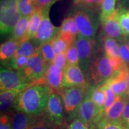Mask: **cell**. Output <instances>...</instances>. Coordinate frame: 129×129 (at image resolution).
Instances as JSON below:
<instances>
[{
    "instance_id": "26",
    "label": "cell",
    "mask_w": 129,
    "mask_h": 129,
    "mask_svg": "<svg viewBox=\"0 0 129 129\" xmlns=\"http://www.w3.org/2000/svg\"><path fill=\"white\" fill-rule=\"evenodd\" d=\"M117 12L118 20L124 35L129 36V9L119 7Z\"/></svg>"
},
{
    "instance_id": "9",
    "label": "cell",
    "mask_w": 129,
    "mask_h": 129,
    "mask_svg": "<svg viewBox=\"0 0 129 129\" xmlns=\"http://www.w3.org/2000/svg\"><path fill=\"white\" fill-rule=\"evenodd\" d=\"M49 65L44 60L39 50L37 48L34 54L28 57L26 65L22 71L26 78L32 83L44 77Z\"/></svg>"
},
{
    "instance_id": "4",
    "label": "cell",
    "mask_w": 129,
    "mask_h": 129,
    "mask_svg": "<svg viewBox=\"0 0 129 129\" xmlns=\"http://www.w3.org/2000/svg\"><path fill=\"white\" fill-rule=\"evenodd\" d=\"M88 88L80 87H63L57 93L62 98L64 111L69 120H73L77 117L79 107L84 98Z\"/></svg>"
},
{
    "instance_id": "43",
    "label": "cell",
    "mask_w": 129,
    "mask_h": 129,
    "mask_svg": "<svg viewBox=\"0 0 129 129\" xmlns=\"http://www.w3.org/2000/svg\"><path fill=\"white\" fill-rule=\"evenodd\" d=\"M120 7L129 9V0H120Z\"/></svg>"
},
{
    "instance_id": "49",
    "label": "cell",
    "mask_w": 129,
    "mask_h": 129,
    "mask_svg": "<svg viewBox=\"0 0 129 129\" xmlns=\"http://www.w3.org/2000/svg\"></svg>"
},
{
    "instance_id": "16",
    "label": "cell",
    "mask_w": 129,
    "mask_h": 129,
    "mask_svg": "<svg viewBox=\"0 0 129 129\" xmlns=\"http://www.w3.org/2000/svg\"><path fill=\"white\" fill-rule=\"evenodd\" d=\"M41 114L34 115L16 110L10 117L12 128L28 129Z\"/></svg>"
},
{
    "instance_id": "40",
    "label": "cell",
    "mask_w": 129,
    "mask_h": 129,
    "mask_svg": "<svg viewBox=\"0 0 129 129\" xmlns=\"http://www.w3.org/2000/svg\"><path fill=\"white\" fill-rule=\"evenodd\" d=\"M121 122L125 129H129V99L128 98L122 112Z\"/></svg>"
},
{
    "instance_id": "6",
    "label": "cell",
    "mask_w": 129,
    "mask_h": 129,
    "mask_svg": "<svg viewBox=\"0 0 129 129\" xmlns=\"http://www.w3.org/2000/svg\"><path fill=\"white\" fill-rule=\"evenodd\" d=\"M74 18L79 34L87 38H94L99 27V19L94 14V10L83 7L75 12Z\"/></svg>"
},
{
    "instance_id": "35",
    "label": "cell",
    "mask_w": 129,
    "mask_h": 129,
    "mask_svg": "<svg viewBox=\"0 0 129 129\" xmlns=\"http://www.w3.org/2000/svg\"><path fill=\"white\" fill-rule=\"evenodd\" d=\"M28 57L25 56H20L15 58H13L9 62L3 64H6L9 63V66L7 67L12 68V69L17 71H22L26 65ZM5 66V65H4Z\"/></svg>"
},
{
    "instance_id": "38",
    "label": "cell",
    "mask_w": 129,
    "mask_h": 129,
    "mask_svg": "<svg viewBox=\"0 0 129 129\" xmlns=\"http://www.w3.org/2000/svg\"><path fill=\"white\" fill-rule=\"evenodd\" d=\"M59 0H34L35 9L43 12L45 9L51 8Z\"/></svg>"
},
{
    "instance_id": "10",
    "label": "cell",
    "mask_w": 129,
    "mask_h": 129,
    "mask_svg": "<svg viewBox=\"0 0 129 129\" xmlns=\"http://www.w3.org/2000/svg\"><path fill=\"white\" fill-rule=\"evenodd\" d=\"M91 86L89 85L83 102L81 104L76 117L88 122L94 124L102 118L100 112L91 100Z\"/></svg>"
},
{
    "instance_id": "2",
    "label": "cell",
    "mask_w": 129,
    "mask_h": 129,
    "mask_svg": "<svg viewBox=\"0 0 129 129\" xmlns=\"http://www.w3.org/2000/svg\"><path fill=\"white\" fill-rule=\"evenodd\" d=\"M114 72L108 57L104 49L101 48L84 75L88 85L98 87L105 83Z\"/></svg>"
},
{
    "instance_id": "7",
    "label": "cell",
    "mask_w": 129,
    "mask_h": 129,
    "mask_svg": "<svg viewBox=\"0 0 129 129\" xmlns=\"http://www.w3.org/2000/svg\"><path fill=\"white\" fill-rule=\"evenodd\" d=\"M31 83L25 76L22 71L3 65L0 69L1 91L15 89H25Z\"/></svg>"
},
{
    "instance_id": "46",
    "label": "cell",
    "mask_w": 129,
    "mask_h": 129,
    "mask_svg": "<svg viewBox=\"0 0 129 129\" xmlns=\"http://www.w3.org/2000/svg\"><path fill=\"white\" fill-rule=\"evenodd\" d=\"M124 41L125 42V43H126V44H127V46H128V47H129V36L125 37Z\"/></svg>"
},
{
    "instance_id": "29",
    "label": "cell",
    "mask_w": 129,
    "mask_h": 129,
    "mask_svg": "<svg viewBox=\"0 0 129 129\" xmlns=\"http://www.w3.org/2000/svg\"><path fill=\"white\" fill-rule=\"evenodd\" d=\"M38 48L44 60L48 64H50L56 56L51 41L41 45Z\"/></svg>"
},
{
    "instance_id": "14",
    "label": "cell",
    "mask_w": 129,
    "mask_h": 129,
    "mask_svg": "<svg viewBox=\"0 0 129 129\" xmlns=\"http://www.w3.org/2000/svg\"><path fill=\"white\" fill-rule=\"evenodd\" d=\"M63 69L56 67L54 64H50L48 66L44 77L33 83L45 84L50 87L54 92L58 93L63 88Z\"/></svg>"
},
{
    "instance_id": "33",
    "label": "cell",
    "mask_w": 129,
    "mask_h": 129,
    "mask_svg": "<svg viewBox=\"0 0 129 129\" xmlns=\"http://www.w3.org/2000/svg\"><path fill=\"white\" fill-rule=\"evenodd\" d=\"M97 129H125L121 122L111 121L102 118L95 124Z\"/></svg>"
},
{
    "instance_id": "23",
    "label": "cell",
    "mask_w": 129,
    "mask_h": 129,
    "mask_svg": "<svg viewBox=\"0 0 129 129\" xmlns=\"http://www.w3.org/2000/svg\"><path fill=\"white\" fill-rule=\"evenodd\" d=\"M91 98L102 118L105 111V94L101 85L98 87L91 86Z\"/></svg>"
},
{
    "instance_id": "36",
    "label": "cell",
    "mask_w": 129,
    "mask_h": 129,
    "mask_svg": "<svg viewBox=\"0 0 129 129\" xmlns=\"http://www.w3.org/2000/svg\"><path fill=\"white\" fill-rule=\"evenodd\" d=\"M94 125H96L90 124L80 118L75 117L68 125L67 129H95Z\"/></svg>"
},
{
    "instance_id": "48",
    "label": "cell",
    "mask_w": 129,
    "mask_h": 129,
    "mask_svg": "<svg viewBox=\"0 0 129 129\" xmlns=\"http://www.w3.org/2000/svg\"><path fill=\"white\" fill-rule=\"evenodd\" d=\"M76 1V0H74V1Z\"/></svg>"
},
{
    "instance_id": "13",
    "label": "cell",
    "mask_w": 129,
    "mask_h": 129,
    "mask_svg": "<svg viewBox=\"0 0 129 129\" xmlns=\"http://www.w3.org/2000/svg\"><path fill=\"white\" fill-rule=\"evenodd\" d=\"M127 67L125 66L122 69L115 72L112 76L106 81L105 84L110 87L118 96L127 97L128 88L127 84Z\"/></svg>"
},
{
    "instance_id": "42",
    "label": "cell",
    "mask_w": 129,
    "mask_h": 129,
    "mask_svg": "<svg viewBox=\"0 0 129 129\" xmlns=\"http://www.w3.org/2000/svg\"><path fill=\"white\" fill-rule=\"evenodd\" d=\"M75 3L76 4L82 6V7L93 10L94 9H98L96 0H76Z\"/></svg>"
},
{
    "instance_id": "11",
    "label": "cell",
    "mask_w": 129,
    "mask_h": 129,
    "mask_svg": "<svg viewBox=\"0 0 129 129\" xmlns=\"http://www.w3.org/2000/svg\"><path fill=\"white\" fill-rule=\"evenodd\" d=\"M63 108L60 95L57 93L53 92L48 101L45 114L48 120L57 127L61 126L63 123Z\"/></svg>"
},
{
    "instance_id": "1",
    "label": "cell",
    "mask_w": 129,
    "mask_h": 129,
    "mask_svg": "<svg viewBox=\"0 0 129 129\" xmlns=\"http://www.w3.org/2000/svg\"><path fill=\"white\" fill-rule=\"evenodd\" d=\"M53 92L45 84L32 83L19 93L14 107L22 112L39 115L45 110L50 96Z\"/></svg>"
},
{
    "instance_id": "5",
    "label": "cell",
    "mask_w": 129,
    "mask_h": 129,
    "mask_svg": "<svg viewBox=\"0 0 129 129\" xmlns=\"http://www.w3.org/2000/svg\"><path fill=\"white\" fill-rule=\"evenodd\" d=\"M75 44L80 59L79 65L85 75L101 47L94 38H87L79 34L75 38Z\"/></svg>"
},
{
    "instance_id": "30",
    "label": "cell",
    "mask_w": 129,
    "mask_h": 129,
    "mask_svg": "<svg viewBox=\"0 0 129 129\" xmlns=\"http://www.w3.org/2000/svg\"><path fill=\"white\" fill-rule=\"evenodd\" d=\"M57 127L48 120L46 114L42 113L28 129H56Z\"/></svg>"
},
{
    "instance_id": "18",
    "label": "cell",
    "mask_w": 129,
    "mask_h": 129,
    "mask_svg": "<svg viewBox=\"0 0 129 129\" xmlns=\"http://www.w3.org/2000/svg\"><path fill=\"white\" fill-rule=\"evenodd\" d=\"M127 99V97L117 96V99L112 105L104 113L103 118L111 121L120 122L121 121L122 112Z\"/></svg>"
},
{
    "instance_id": "45",
    "label": "cell",
    "mask_w": 129,
    "mask_h": 129,
    "mask_svg": "<svg viewBox=\"0 0 129 129\" xmlns=\"http://www.w3.org/2000/svg\"><path fill=\"white\" fill-rule=\"evenodd\" d=\"M127 84H128V90H129V66H128V67H127Z\"/></svg>"
},
{
    "instance_id": "8",
    "label": "cell",
    "mask_w": 129,
    "mask_h": 129,
    "mask_svg": "<svg viewBox=\"0 0 129 129\" xmlns=\"http://www.w3.org/2000/svg\"><path fill=\"white\" fill-rule=\"evenodd\" d=\"M50 10V8H48L43 11L41 22L32 40L37 48L44 43L51 41L59 34L60 27L55 26L51 22L49 17Z\"/></svg>"
},
{
    "instance_id": "27",
    "label": "cell",
    "mask_w": 129,
    "mask_h": 129,
    "mask_svg": "<svg viewBox=\"0 0 129 129\" xmlns=\"http://www.w3.org/2000/svg\"><path fill=\"white\" fill-rule=\"evenodd\" d=\"M117 0H104L101 5L100 14L101 22L104 21L116 12L115 7Z\"/></svg>"
},
{
    "instance_id": "12",
    "label": "cell",
    "mask_w": 129,
    "mask_h": 129,
    "mask_svg": "<svg viewBox=\"0 0 129 129\" xmlns=\"http://www.w3.org/2000/svg\"><path fill=\"white\" fill-rule=\"evenodd\" d=\"M62 85L63 87L88 88L89 87L80 65L66 66L63 69Z\"/></svg>"
},
{
    "instance_id": "20",
    "label": "cell",
    "mask_w": 129,
    "mask_h": 129,
    "mask_svg": "<svg viewBox=\"0 0 129 129\" xmlns=\"http://www.w3.org/2000/svg\"><path fill=\"white\" fill-rule=\"evenodd\" d=\"M20 42L10 38L0 46V59L3 64L6 63L14 57Z\"/></svg>"
},
{
    "instance_id": "31",
    "label": "cell",
    "mask_w": 129,
    "mask_h": 129,
    "mask_svg": "<svg viewBox=\"0 0 129 129\" xmlns=\"http://www.w3.org/2000/svg\"><path fill=\"white\" fill-rule=\"evenodd\" d=\"M67 65H79L80 59L75 42L69 47L65 51Z\"/></svg>"
},
{
    "instance_id": "44",
    "label": "cell",
    "mask_w": 129,
    "mask_h": 129,
    "mask_svg": "<svg viewBox=\"0 0 129 129\" xmlns=\"http://www.w3.org/2000/svg\"><path fill=\"white\" fill-rule=\"evenodd\" d=\"M104 0H96V4H97V7L98 9L100 7H101V5L102 4V2Z\"/></svg>"
},
{
    "instance_id": "28",
    "label": "cell",
    "mask_w": 129,
    "mask_h": 129,
    "mask_svg": "<svg viewBox=\"0 0 129 129\" xmlns=\"http://www.w3.org/2000/svg\"><path fill=\"white\" fill-rule=\"evenodd\" d=\"M18 9L22 17H30L36 10L34 0H18Z\"/></svg>"
},
{
    "instance_id": "37",
    "label": "cell",
    "mask_w": 129,
    "mask_h": 129,
    "mask_svg": "<svg viewBox=\"0 0 129 129\" xmlns=\"http://www.w3.org/2000/svg\"><path fill=\"white\" fill-rule=\"evenodd\" d=\"M120 57L123 62L129 66V47L124 41L118 42Z\"/></svg>"
},
{
    "instance_id": "41",
    "label": "cell",
    "mask_w": 129,
    "mask_h": 129,
    "mask_svg": "<svg viewBox=\"0 0 129 129\" xmlns=\"http://www.w3.org/2000/svg\"><path fill=\"white\" fill-rule=\"evenodd\" d=\"M0 129H12L10 117L4 113L0 118Z\"/></svg>"
},
{
    "instance_id": "32",
    "label": "cell",
    "mask_w": 129,
    "mask_h": 129,
    "mask_svg": "<svg viewBox=\"0 0 129 129\" xmlns=\"http://www.w3.org/2000/svg\"><path fill=\"white\" fill-rule=\"evenodd\" d=\"M51 43L56 55L61 53L65 52L69 47L71 45L63 39L59 34L51 41Z\"/></svg>"
},
{
    "instance_id": "22",
    "label": "cell",
    "mask_w": 129,
    "mask_h": 129,
    "mask_svg": "<svg viewBox=\"0 0 129 129\" xmlns=\"http://www.w3.org/2000/svg\"><path fill=\"white\" fill-rule=\"evenodd\" d=\"M102 41L103 44V49L108 57L121 58L119 44L117 40L102 35Z\"/></svg>"
},
{
    "instance_id": "15",
    "label": "cell",
    "mask_w": 129,
    "mask_h": 129,
    "mask_svg": "<svg viewBox=\"0 0 129 129\" xmlns=\"http://www.w3.org/2000/svg\"><path fill=\"white\" fill-rule=\"evenodd\" d=\"M102 35L117 40L118 42L125 40L124 35L117 18V12L114 13L105 20L101 22Z\"/></svg>"
},
{
    "instance_id": "39",
    "label": "cell",
    "mask_w": 129,
    "mask_h": 129,
    "mask_svg": "<svg viewBox=\"0 0 129 129\" xmlns=\"http://www.w3.org/2000/svg\"><path fill=\"white\" fill-rule=\"evenodd\" d=\"M51 64H54L56 67L63 70V69L67 65L65 52L61 53L56 55Z\"/></svg>"
},
{
    "instance_id": "19",
    "label": "cell",
    "mask_w": 129,
    "mask_h": 129,
    "mask_svg": "<svg viewBox=\"0 0 129 129\" xmlns=\"http://www.w3.org/2000/svg\"><path fill=\"white\" fill-rule=\"evenodd\" d=\"M24 90V89H23ZM23 89L4 90L0 93V110L1 114L7 112L12 106H14L16 99Z\"/></svg>"
},
{
    "instance_id": "17",
    "label": "cell",
    "mask_w": 129,
    "mask_h": 129,
    "mask_svg": "<svg viewBox=\"0 0 129 129\" xmlns=\"http://www.w3.org/2000/svg\"><path fill=\"white\" fill-rule=\"evenodd\" d=\"M78 34V28L74 17L69 16L64 19L60 26L59 35L69 44H72L75 42Z\"/></svg>"
},
{
    "instance_id": "47",
    "label": "cell",
    "mask_w": 129,
    "mask_h": 129,
    "mask_svg": "<svg viewBox=\"0 0 129 129\" xmlns=\"http://www.w3.org/2000/svg\"><path fill=\"white\" fill-rule=\"evenodd\" d=\"M127 98H128V99H129V90L128 91V93H127Z\"/></svg>"
},
{
    "instance_id": "34",
    "label": "cell",
    "mask_w": 129,
    "mask_h": 129,
    "mask_svg": "<svg viewBox=\"0 0 129 129\" xmlns=\"http://www.w3.org/2000/svg\"><path fill=\"white\" fill-rule=\"evenodd\" d=\"M101 86L105 94V111L115 102L118 96L115 94V93L112 91L108 85L105 84H104Z\"/></svg>"
},
{
    "instance_id": "25",
    "label": "cell",
    "mask_w": 129,
    "mask_h": 129,
    "mask_svg": "<svg viewBox=\"0 0 129 129\" xmlns=\"http://www.w3.org/2000/svg\"><path fill=\"white\" fill-rule=\"evenodd\" d=\"M37 48L32 40L23 41L20 43L18 48L16 50L14 57H18L20 56H25L29 57L37 51Z\"/></svg>"
},
{
    "instance_id": "24",
    "label": "cell",
    "mask_w": 129,
    "mask_h": 129,
    "mask_svg": "<svg viewBox=\"0 0 129 129\" xmlns=\"http://www.w3.org/2000/svg\"><path fill=\"white\" fill-rule=\"evenodd\" d=\"M29 20V17H21L12 32L11 38L20 43L28 30Z\"/></svg>"
},
{
    "instance_id": "3",
    "label": "cell",
    "mask_w": 129,
    "mask_h": 129,
    "mask_svg": "<svg viewBox=\"0 0 129 129\" xmlns=\"http://www.w3.org/2000/svg\"><path fill=\"white\" fill-rule=\"evenodd\" d=\"M18 0L0 1V32L1 35L12 33L21 18Z\"/></svg>"
},
{
    "instance_id": "21",
    "label": "cell",
    "mask_w": 129,
    "mask_h": 129,
    "mask_svg": "<svg viewBox=\"0 0 129 129\" xmlns=\"http://www.w3.org/2000/svg\"><path fill=\"white\" fill-rule=\"evenodd\" d=\"M42 13L43 12L40 10H36L34 12V13L29 17V25L28 30L26 33L21 42L28 41V40H32L34 37L37 30L38 29V26L40 25L42 18Z\"/></svg>"
}]
</instances>
